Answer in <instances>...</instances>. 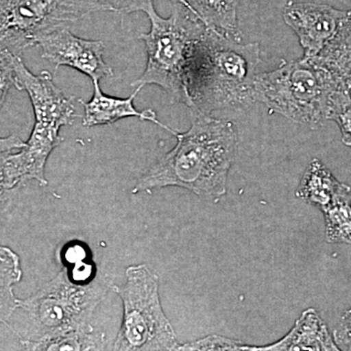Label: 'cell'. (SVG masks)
<instances>
[{"instance_id":"obj_4","label":"cell","mask_w":351,"mask_h":351,"mask_svg":"<svg viewBox=\"0 0 351 351\" xmlns=\"http://www.w3.org/2000/svg\"><path fill=\"white\" fill-rule=\"evenodd\" d=\"M172 13L163 18L156 12L154 0L140 11L147 14L151 29L140 36L145 44L147 64L142 76L132 86L147 85L160 87L171 103L184 104L191 108L186 90V71L193 46L208 27L181 0H171Z\"/></svg>"},{"instance_id":"obj_24","label":"cell","mask_w":351,"mask_h":351,"mask_svg":"<svg viewBox=\"0 0 351 351\" xmlns=\"http://www.w3.org/2000/svg\"><path fill=\"white\" fill-rule=\"evenodd\" d=\"M334 339L343 351H351V309L341 317L334 331Z\"/></svg>"},{"instance_id":"obj_9","label":"cell","mask_w":351,"mask_h":351,"mask_svg":"<svg viewBox=\"0 0 351 351\" xmlns=\"http://www.w3.org/2000/svg\"><path fill=\"white\" fill-rule=\"evenodd\" d=\"M41 57L59 66H69L84 73L92 82H100L113 75L112 69L104 60L105 44L101 40L78 38L69 27H61L36 41Z\"/></svg>"},{"instance_id":"obj_8","label":"cell","mask_w":351,"mask_h":351,"mask_svg":"<svg viewBox=\"0 0 351 351\" xmlns=\"http://www.w3.org/2000/svg\"><path fill=\"white\" fill-rule=\"evenodd\" d=\"M34 125L27 142L16 135L0 138V186L9 191L34 180L47 186L45 167L52 152L63 142V124L46 115H34Z\"/></svg>"},{"instance_id":"obj_12","label":"cell","mask_w":351,"mask_h":351,"mask_svg":"<svg viewBox=\"0 0 351 351\" xmlns=\"http://www.w3.org/2000/svg\"><path fill=\"white\" fill-rule=\"evenodd\" d=\"M258 351H343L337 345L324 321L313 308H308L295 321L286 336Z\"/></svg>"},{"instance_id":"obj_16","label":"cell","mask_w":351,"mask_h":351,"mask_svg":"<svg viewBox=\"0 0 351 351\" xmlns=\"http://www.w3.org/2000/svg\"><path fill=\"white\" fill-rule=\"evenodd\" d=\"M209 29L242 40L239 27L240 0H181Z\"/></svg>"},{"instance_id":"obj_6","label":"cell","mask_w":351,"mask_h":351,"mask_svg":"<svg viewBox=\"0 0 351 351\" xmlns=\"http://www.w3.org/2000/svg\"><path fill=\"white\" fill-rule=\"evenodd\" d=\"M123 307L121 326L112 351H174L179 346L164 313L159 278L147 265H132L125 283L112 285Z\"/></svg>"},{"instance_id":"obj_20","label":"cell","mask_w":351,"mask_h":351,"mask_svg":"<svg viewBox=\"0 0 351 351\" xmlns=\"http://www.w3.org/2000/svg\"><path fill=\"white\" fill-rule=\"evenodd\" d=\"M174 351H258V346L244 345L235 339L219 335L179 345Z\"/></svg>"},{"instance_id":"obj_1","label":"cell","mask_w":351,"mask_h":351,"mask_svg":"<svg viewBox=\"0 0 351 351\" xmlns=\"http://www.w3.org/2000/svg\"><path fill=\"white\" fill-rule=\"evenodd\" d=\"M177 144L138 178L133 195L177 186L199 197L217 200L226 193L239 137L230 120L193 110L188 131H176Z\"/></svg>"},{"instance_id":"obj_5","label":"cell","mask_w":351,"mask_h":351,"mask_svg":"<svg viewBox=\"0 0 351 351\" xmlns=\"http://www.w3.org/2000/svg\"><path fill=\"white\" fill-rule=\"evenodd\" d=\"M338 90L346 89L327 69L313 59L302 58L258 73L255 99L256 103L265 104L270 112L315 129L328 120L330 99Z\"/></svg>"},{"instance_id":"obj_15","label":"cell","mask_w":351,"mask_h":351,"mask_svg":"<svg viewBox=\"0 0 351 351\" xmlns=\"http://www.w3.org/2000/svg\"><path fill=\"white\" fill-rule=\"evenodd\" d=\"M21 351H112L104 332L90 325L77 331L41 341H20Z\"/></svg>"},{"instance_id":"obj_11","label":"cell","mask_w":351,"mask_h":351,"mask_svg":"<svg viewBox=\"0 0 351 351\" xmlns=\"http://www.w3.org/2000/svg\"><path fill=\"white\" fill-rule=\"evenodd\" d=\"M93 84L94 93L92 98L87 103L80 100V103L84 108V114H83L82 119L83 126L110 125L120 119L136 117V119L144 120V121L145 120V121L152 122L174 135L176 131L171 129L169 126L161 123L157 119V115L154 110L147 108L143 112H138L134 106V100L142 88H136L133 94L127 98H117V97L108 96V95L103 93L100 82H95Z\"/></svg>"},{"instance_id":"obj_14","label":"cell","mask_w":351,"mask_h":351,"mask_svg":"<svg viewBox=\"0 0 351 351\" xmlns=\"http://www.w3.org/2000/svg\"><path fill=\"white\" fill-rule=\"evenodd\" d=\"M316 64L327 69L343 89L351 90V10L346 12L338 31L317 56Z\"/></svg>"},{"instance_id":"obj_3","label":"cell","mask_w":351,"mask_h":351,"mask_svg":"<svg viewBox=\"0 0 351 351\" xmlns=\"http://www.w3.org/2000/svg\"><path fill=\"white\" fill-rule=\"evenodd\" d=\"M112 284L97 278L88 285L73 283L64 269L27 299H18L4 326L20 341H41L90 326L97 307Z\"/></svg>"},{"instance_id":"obj_18","label":"cell","mask_w":351,"mask_h":351,"mask_svg":"<svg viewBox=\"0 0 351 351\" xmlns=\"http://www.w3.org/2000/svg\"><path fill=\"white\" fill-rule=\"evenodd\" d=\"M350 201V195H343L322 210L326 221L328 241L351 243Z\"/></svg>"},{"instance_id":"obj_13","label":"cell","mask_w":351,"mask_h":351,"mask_svg":"<svg viewBox=\"0 0 351 351\" xmlns=\"http://www.w3.org/2000/svg\"><path fill=\"white\" fill-rule=\"evenodd\" d=\"M350 193V186L339 182L319 159L314 158L307 166L295 195L324 210L338 198Z\"/></svg>"},{"instance_id":"obj_10","label":"cell","mask_w":351,"mask_h":351,"mask_svg":"<svg viewBox=\"0 0 351 351\" xmlns=\"http://www.w3.org/2000/svg\"><path fill=\"white\" fill-rule=\"evenodd\" d=\"M348 11L327 4L288 1L283 8V19L299 38L304 58L317 56L336 34Z\"/></svg>"},{"instance_id":"obj_2","label":"cell","mask_w":351,"mask_h":351,"mask_svg":"<svg viewBox=\"0 0 351 351\" xmlns=\"http://www.w3.org/2000/svg\"><path fill=\"white\" fill-rule=\"evenodd\" d=\"M241 41L208 27L195 44L186 71L191 110L218 119L256 103L260 46Z\"/></svg>"},{"instance_id":"obj_22","label":"cell","mask_w":351,"mask_h":351,"mask_svg":"<svg viewBox=\"0 0 351 351\" xmlns=\"http://www.w3.org/2000/svg\"><path fill=\"white\" fill-rule=\"evenodd\" d=\"M91 258V251L86 244L80 241H71L64 245L60 252V260L64 267H71Z\"/></svg>"},{"instance_id":"obj_7","label":"cell","mask_w":351,"mask_h":351,"mask_svg":"<svg viewBox=\"0 0 351 351\" xmlns=\"http://www.w3.org/2000/svg\"><path fill=\"white\" fill-rule=\"evenodd\" d=\"M98 11L100 0H0V48L21 57L41 36Z\"/></svg>"},{"instance_id":"obj_23","label":"cell","mask_w":351,"mask_h":351,"mask_svg":"<svg viewBox=\"0 0 351 351\" xmlns=\"http://www.w3.org/2000/svg\"><path fill=\"white\" fill-rule=\"evenodd\" d=\"M149 0H100L105 11L119 13H134L140 11Z\"/></svg>"},{"instance_id":"obj_19","label":"cell","mask_w":351,"mask_h":351,"mask_svg":"<svg viewBox=\"0 0 351 351\" xmlns=\"http://www.w3.org/2000/svg\"><path fill=\"white\" fill-rule=\"evenodd\" d=\"M328 120L338 123L343 144L351 147V95L348 90L334 92L328 107Z\"/></svg>"},{"instance_id":"obj_17","label":"cell","mask_w":351,"mask_h":351,"mask_svg":"<svg viewBox=\"0 0 351 351\" xmlns=\"http://www.w3.org/2000/svg\"><path fill=\"white\" fill-rule=\"evenodd\" d=\"M0 318L5 324L17 306L18 298L13 292L14 285L20 282L23 272L19 256L6 246L0 247Z\"/></svg>"},{"instance_id":"obj_21","label":"cell","mask_w":351,"mask_h":351,"mask_svg":"<svg viewBox=\"0 0 351 351\" xmlns=\"http://www.w3.org/2000/svg\"><path fill=\"white\" fill-rule=\"evenodd\" d=\"M69 278L73 283L88 285L98 278V267L92 258L83 261L71 267H64Z\"/></svg>"}]
</instances>
